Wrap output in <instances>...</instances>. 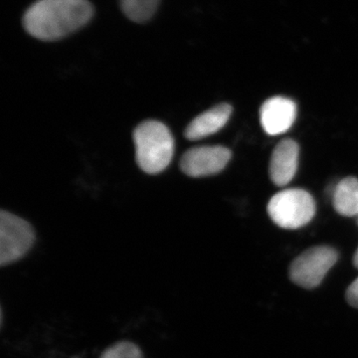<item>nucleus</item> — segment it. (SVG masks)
Returning a JSON list of instances; mask_svg holds the SVG:
<instances>
[{"label":"nucleus","mask_w":358,"mask_h":358,"mask_svg":"<svg viewBox=\"0 0 358 358\" xmlns=\"http://www.w3.org/2000/svg\"><path fill=\"white\" fill-rule=\"evenodd\" d=\"M100 358H143V355L136 343L119 341L103 350Z\"/></svg>","instance_id":"12"},{"label":"nucleus","mask_w":358,"mask_h":358,"mask_svg":"<svg viewBox=\"0 0 358 358\" xmlns=\"http://www.w3.org/2000/svg\"><path fill=\"white\" fill-rule=\"evenodd\" d=\"M136 162L148 174L162 173L171 164L174 154L173 134L166 124L145 121L134 131Z\"/></svg>","instance_id":"2"},{"label":"nucleus","mask_w":358,"mask_h":358,"mask_svg":"<svg viewBox=\"0 0 358 358\" xmlns=\"http://www.w3.org/2000/svg\"><path fill=\"white\" fill-rule=\"evenodd\" d=\"M334 207L341 215H358V179L350 176L339 181L334 193Z\"/></svg>","instance_id":"10"},{"label":"nucleus","mask_w":358,"mask_h":358,"mask_svg":"<svg viewBox=\"0 0 358 358\" xmlns=\"http://www.w3.org/2000/svg\"><path fill=\"white\" fill-rule=\"evenodd\" d=\"M315 200L312 195L300 188L282 190L268 201L270 218L284 229H299L310 223L315 216Z\"/></svg>","instance_id":"3"},{"label":"nucleus","mask_w":358,"mask_h":358,"mask_svg":"<svg viewBox=\"0 0 358 358\" xmlns=\"http://www.w3.org/2000/svg\"><path fill=\"white\" fill-rule=\"evenodd\" d=\"M345 298L352 307L358 308V278L348 287Z\"/></svg>","instance_id":"13"},{"label":"nucleus","mask_w":358,"mask_h":358,"mask_svg":"<svg viewBox=\"0 0 358 358\" xmlns=\"http://www.w3.org/2000/svg\"><path fill=\"white\" fill-rule=\"evenodd\" d=\"M296 117V103L284 96L268 99L260 109L261 124L264 131L271 136L288 131L293 126Z\"/></svg>","instance_id":"7"},{"label":"nucleus","mask_w":358,"mask_h":358,"mask_svg":"<svg viewBox=\"0 0 358 358\" xmlns=\"http://www.w3.org/2000/svg\"><path fill=\"white\" fill-rule=\"evenodd\" d=\"M159 0H120L122 13L136 23L147 22L159 7Z\"/></svg>","instance_id":"11"},{"label":"nucleus","mask_w":358,"mask_h":358,"mask_svg":"<svg viewBox=\"0 0 358 358\" xmlns=\"http://www.w3.org/2000/svg\"><path fill=\"white\" fill-rule=\"evenodd\" d=\"M353 265L355 267L358 268V248L355 251V256H353Z\"/></svg>","instance_id":"14"},{"label":"nucleus","mask_w":358,"mask_h":358,"mask_svg":"<svg viewBox=\"0 0 358 358\" xmlns=\"http://www.w3.org/2000/svg\"><path fill=\"white\" fill-rule=\"evenodd\" d=\"M94 16L89 0H37L25 11L23 28L42 41H56L81 29Z\"/></svg>","instance_id":"1"},{"label":"nucleus","mask_w":358,"mask_h":358,"mask_svg":"<svg viewBox=\"0 0 358 358\" xmlns=\"http://www.w3.org/2000/svg\"><path fill=\"white\" fill-rule=\"evenodd\" d=\"M231 150L222 145L190 148L180 160V169L190 178H204L222 171L230 162Z\"/></svg>","instance_id":"6"},{"label":"nucleus","mask_w":358,"mask_h":358,"mask_svg":"<svg viewBox=\"0 0 358 358\" xmlns=\"http://www.w3.org/2000/svg\"><path fill=\"white\" fill-rule=\"evenodd\" d=\"M338 259V252L331 247H313L294 259L289 266V279L301 288H317Z\"/></svg>","instance_id":"5"},{"label":"nucleus","mask_w":358,"mask_h":358,"mask_svg":"<svg viewBox=\"0 0 358 358\" xmlns=\"http://www.w3.org/2000/svg\"><path fill=\"white\" fill-rule=\"evenodd\" d=\"M232 110L229 103H220L202 113L186 127L185 138L189 141H199L218 133L229 121Z\"/></svg>","instance_id":"9"},{"label":"nucleus","mask_w":358,"mask_h":358,"mask_svg":"<svg viewBox=\"0 0 358 358\" xmlns=\"http://www.w3.org/2000/svg\"><path fill=\"white\" fill-rule=\"evenodd\" d=\"M300 147L291 138L275 145L270 160V178L275 185L286 186L293 180L299 166Z\"/></svg>","instance_id":"8"},{"label":"nucleus","mask_w":358,"mask_h":358,"mask_svg":"<svg viewBox=\"0 0 358 358\" xmlns=\"http://www.w3.org/2000/svg\"><path fill=\"white\" fill-rule=\"evenodd\" d=\"M35 231L31 224L8 211L0 212V266L20 260L32 248Z\"/></svg>","instance_id":"4"}]
</instances>
